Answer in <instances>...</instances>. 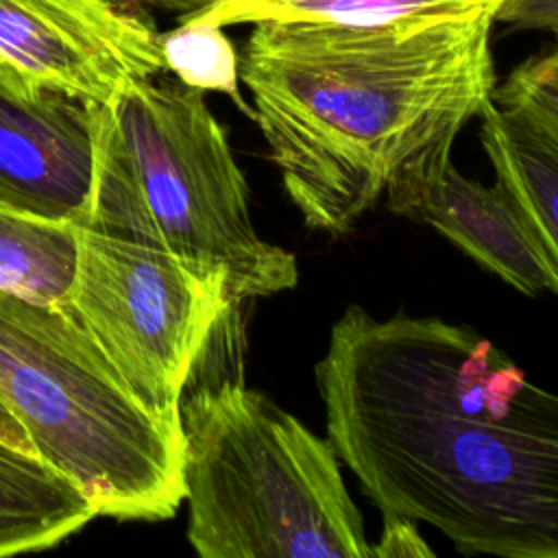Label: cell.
<instances>
[{"instance_id":"cell-10","label":"cell","mask_w":558,"mask_h":558,"mask_svg":"<svg viewBox=\"0 0 558 558\" xmlns=\"http://www.w3.org/2000/svg\"><path fill=\"white\" fill-rule=\"evenodd\" d=\"M482 148L558 294V120L532 102L497 98L480 113Z\"/></svg>"},{"instance_id":"cell-4","label":"cell","mask_w":558,"mask_h":558,"mask_svg":"<svg viewBox=\"0 0 558 558\" xmlns=\"http://www.w3.org/2000/svg\"><path fill=\"white\" fill-rule=\"evenodd\" d=\"M187 541L201 558H371L333 442L242 379L179 403Z\"/></svg>"},{"instance_id":"cell-7","label":"cell","mask_w":558,"mask_h":558,"mask_svg":"<svg viewBox=\"0 0 558 558\" xmlns=\"http://www.w3.org/2000/svg\"><path fill=\"white\" fill-rule=\"evenodd\" d=\"M166 72L148 11L116 0H0V85L83 105Z\"/></svg>"},{"instance_id":"cell-16","label":"cell","mask_w":558,"mask_h":558,"mask_svg":"<svg viewBox=\"0 0 558 558\" xmlns=\"http://www.w3.org/2000/svg\"><path fill=\"white\" fill-rule=\"evenodd\" d=\"M384 527L379 541L371 545V558H410L434 556V549L418 534L416 521L399 514H381Z\"/></svg>"},{"instance_id":"cell-18","label":"cell","mask_w":558,"mask_h":558,"mask_svg":"<svg viewBox=\"0 0 558 558\" xmlns=\"http://www.w3.org/2000/svg\"><path fill=\"white\" fill-rule=\"evenodd\" d=\"M142 11H161V13H172L179 15V20L203 13L211 9L218 0H116Z\"/></svg>"},{"instance_id":"cell-14","label":"cell","mask_w":558,"mask_h":558,"mask_svg":"<svg viewBox=\"0 0 558 558\" xmlns=\"http://www.w3.org/2000/svg\"><path fill=\"white\" fill-rule=\"evenodd\" d=\"M159 50L168 72L183 85L198 92H218L229 96L248 118L253 109L240 92V54L227 37L225 26L190 15L179 20V26L159 33Z\"/></svg>"},{"instance_id":"cell-3","label":"cell","mask_w":558,"mask_h":558,"mask_svg":"<svg viewBox=\"0 0 558 558\" xmlns=\"http://www.w3.org/2000/svg\"><path fill=\"white\" fill-rule=\"evenodd\" d=\"M87 109L94 146L87 227L220 272L233 301L296 286L294 255L253 225L246 179L205 92L135 78Z\"/></svg>"},{"instance_id":"cell-1","label":"cell","mask_w":558,"mask_h":558,"mask_svg":"<svg viewBox=\"0 0 558 558\" xmlns=\"http://www.w3.org/2000/svg\"><path fill=\"white\" fill-rule=\"evenodd\" d=\"M314 375L327 436L381 514L464 554L558 558V395L488 338L351 305Z\"/></svg>"},{"instance_id":"cell-9","label":"cell","mask_w":558,"mask_h":558,"mask_svg":"<svg viewBox=\"0 0 558 558\" xmlns=\"http://www.w3.org/2000/svg\"><path fill=\"white\" fill-rule=\"evenodd\" d=\"M388 209L427 222L475 262L527 296L549 288L536 248L504 187L458 172L451 157L386 192Z\"/></svg>"},{"instance_id":"cell-2","label":"cell","mask_w":558,"mask_h":558,"mask_svg":"<svg viewBox=\"0 0 558 558\" xmlns=\"http://www.w3.org/2000/svg\"><path fill=\"white\" fill-rule=\"evenodd\" d=\"M493 24H253L240 81L307 227L347 233L392 185L451 157L497 87Z\"/></svg>"},{"instance_id":"cell-15","label":"cell","mask_w":558,"mask_h":558,"mask_svg":"<svg viewBox=\"0 0 558 558\" xmlns=\"http://www.w3.org/2000/svg\"><path fill=\"white\" fill-rule=\"evenodd\" d=\"M493 96L532 102L558 120V37L551 48L517 65Z\"/></svg>"},{"instance_id":"cell-17","label":"cell","mask_w":558,"mask_h":558,"mask_svg":"<svg viewBox=\"0 0 558 558\" xmlns=\"http://www.w3.org/2000/svg\"><path fill=\"white\" fill-rule=\"evenodd\" d=\"M495 22L519 31H547L558 37V0H504Z\"/></svg>"},{"instance_id":"cell-13","label":"cell","mask_w":558,"mask_h":558,"mask_svg":"<svg viewBox=\"0 0 558 558\" xmlns=\"http://www.w3.org/2000/svg\"><path fill=\"white\" fill-rule=\"evenodd\" d=\"M504 0H218L196 13L220 26L277 22H320L342 26L421 24L493 15Z\"/></svg>"},{"instance_id":"cell-5","label":"cell","mask_w":558,"mask_h":558,"mask_svg":"<svg viewBox=\"0 0 558 558\" xmlns=\"http://www.w3.org/2000/svg\"><path fill=\"white\" fill-rule=\"evenodd\" d=\"M0 403L98 514L159 521L179 510L181 418L146 410L65 307L0 290Z\"/></svg>"},{"instance_id":"cell-11","label":"cell","mask_w":558,"mask_h":558,"mask_svg":"<svg viewBox=\"0 0 558 558\" xmlns=\"http://www.w3.org/2000/svg\"><path fill=\"white\" fill-rule=\"evenodd\" d=\"M94 517V504L63 471L0 445V558L48 549Z\"/></svg>"},{"instance_id":"cell-19","label":"cell","mask_w":558,"mask_h":558,"mask_svg":"<svg viewBox=\"0 0 558 558\" xmlns=\"http://www.w3.org/2000/svg\"><path fill=\"white\" fill-rule=\"evenodd\" d=\"M0 445H7L11 449L24 451V453H37L35 445L28 438L26 429L22 427V423L2 403H0Z\"/></svg>"},{"instance_id":"cell-8","label":"cell","mask_w":558,"mask_h":558,"mask_svg":"<svg viewBox=\"0 0 558 558\" xmlns=\"http://www.w3.org/2000/svg\"><path fill=\"white\" fill-rule=\"evenodd\" d=\"M92 179L87 105L54 94L22 98L0 85V203L85 225Z\"/></svg>"},{"instance_id":"cell-6","label":"cell","mask_w":558,"mask_h":558,"mask_svg":"<svg viewBox=\"0 0 558 558\" xmlns=\"http://www.w3.org/2000/svg\"><path fill=\"white\" fill-rule=\"evenodd\" d=\"M233 303L220 272L148 242L78 229L65 310L157 416L179 418L187 379Z\"/></svg>"},{"instance_id":"cell-12","label":"cell","mask_w":558,"mask_h":558,"mask_svg":"<svg viewBox=\"0 0 558 558\" xmlns=\"http://www.w3.org/2000/svg\"><path fill=\"white\" fill-rule=\"evenodd\" d=\"M78 229L0 203V290L65 307L76 277Z\"/></svg>"}]
</instances>
